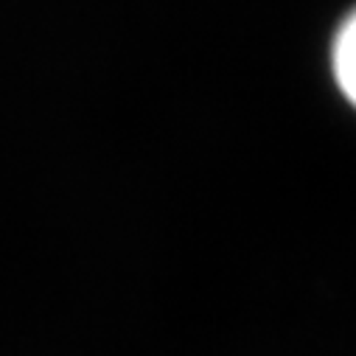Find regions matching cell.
<instances>
[{
	"label": "cell",
	"mask_w": 356,
	"mask_h": 356,
	"mask_svg": "<svg viewBox=\"0 0 356 356\" xmlns=\"http://www.w3.org/2000/svg\"><path fill=\"white\" fill-rule=\"evenodd\" d=\"M334 67H337V79L342 84L345 96L356 104V15L348 20V26L342 29V34L337 40Z\"/></svg>",
	"instance_id": "obj_1"
}]
</instances>
